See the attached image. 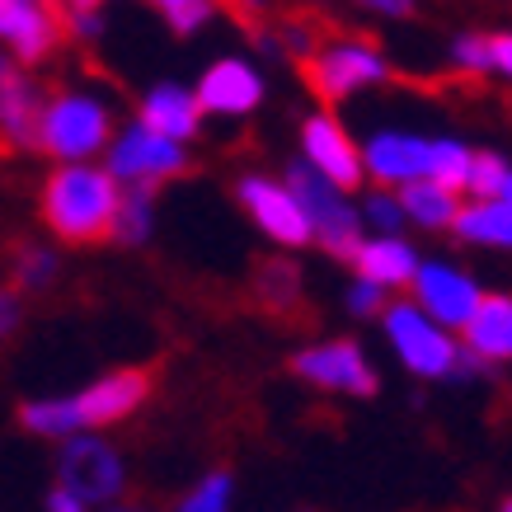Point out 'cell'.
Listing matches in <instances>:
<instances>
[{
	"instance_id": "cell-19",
	"label": "cell",
	"mask_w": 512,
	"mask_h": 512,
	"mask_svg": "<svg viewBox=\"0 0 512 512\" xmlns=\"http://www.w3.org/2000/svg\"><path fill=\"white\" fill-rule=\"evenodd\" d=\"M451 240L466 249H484V254H512V202L503 198L461 202Z\"/></svg>"
},
{
	"instance_id": "cell-17",
	"label": "cell",
	"mask_w": 512,
	"mask_h": 512,
	"mask_svg": "<svg viewBox=\"0 0 512 512\" xmlns=\"http://www.w3.org/2000/svg\"><path fill=\"white\" fill-rule=\"evenodd\" d=\"M419 264H423V249L414 245V235H362V245L348 254L353 278L372 282L376 292H386L390 301L409 292Z\"/></svg>"
},
{
	"instance_id": "cell-35",
	"label": "cell",
	"mask_w": 512,
	"mask_h": 512,
	"mask_svg": "<svg viewBox=\"0 0 512 512\" xmlns=\"http://www.w3.org/2000/svg\"><path fill=\"white\" fill-rule=\"evenodd\" d=\"M367 15H381V19H414L419 5L414 0H367Z\"/></svg>"
},
{
	"instance_id": "cell-37",
	"label": "cell",
	"mask_w": 512,
	"mask_h": 512,
	"mask_svg": "<svg viewBox=\"0 0 512 512\" xmlns=\"http://www.w3.org/2000/svg\"><path fill=\"white\" fill-rule=\"evenodd\" d=\"M104 512H151V508H141V503H127L123 498V503H113V508H104Z\"/></svg>"
},
{
	"instance_id": "cell-31",
	"label": "cell",
	"mask_w": 512,
	"mask_h": 512,
	"mask_svg": "<svg viewBox=\"0 0 512 512\" xmlns=\"http://www.w3.org/2000/svg\"><path fill=\"white\" fill-rule=\"evenodd\" d=\"M343 315L348 320H357V325H376L381 320V311L390 306V296L386 292H376L372 282H362V278H348L343 282Z\"/></svg>"
},
{
	"instance_id": "cell-14",
	"label": "cell",
	"mask_w": 512,
	"mask_h": 512,
	"mask_svg": "<svg viewBox=\"0 0 512 512\" xmlns=\"http://www.w3.org/2000/svg\"><path fill=\"white\" fill-rule=\"evenodd\" d=\"M362 179L367 188H400L428 179V160H433V132H419L409 123H381L362 132Z\"/></svg>"
},
{
	"instance_id": "cell-10",
	"label": "cell",
	"mask_w": 512,
	"mask_h": 512,
	"mask_svg": "<svg viewBox=\"0 0 512 512\" xmlns=\"http://www.w3.org/2000/svg\"><path fill=\"white\" fill-rule=\"evenodd\" d=\"M188 85L207 123H249L268 104V71L249 52H221Z\"/></svg>"
},
{
	"instance_id": "cell-13",
	"label": "cell",
	"mask_w": 512,
	"mask_h": 512,
	"mask_svg": "<svg viewBox=\"0 0 512 512\" xmlns=\"http://www.w3.org/2000/svg\"><path fill=\"white\" fill-rule=\"evenodd\" d=\"M296 160L311 174H320L325 184L343 188V193H362L367 179H362V141L343 113L334 109H311L296 127Z\"/></svg>"
},
{
	"instance_id": "cell-27",
	"label": "cell",
	"mask_w": 512,
	"mask_h": 512,
	"mask_svg": "<svg viewBox=\"0 0 512 512\" xmlns=\"http://www.w3.org/2000/svg\"><path fill=\"white\" fill-rule=\"evenodd\" d=\"M217 15L221 10L212 5V0H156V19L174 33V38H184V43L212 29Z\"/></svg>"
},
{
	"instance_id": "cell-28",
	"label": "cell",
	"mask_w": 512,
	"mask_h": 512,
	"mask_svg": "<svg viewBox=\"0 0 512 512\" xmlns=\"http://www.w3.org/2000/svg\"><path fill=\"white\" fill-rule=\"evenodd\" d=\"M57 15H62L66 43L94 47V43H104V33H109V10L99 0H66V5H57Z\"/></svg>"
},
{
	"instance_id": "cell-25",
	"label": "cell",
	"mask_w": 512,
	"mask_h": 512,
	"mask_svg": "<svg viewBox=\"0 0 512 512\" xmlns=\"http://www.w3.org/2000/svg\"><path fill=\"white\" fill-rule=\"evenodd\" d=\"M254 292L264 296V306H273V311H292L296 296H301V268L292 264V254H278V259L259 264Z\"/></svg>"
},
{
	"instance_id": "cell-18",
	"label": "cell",
	"mask_w": 512,
	"mask_h": 512,
	"mask_svg": "<svg viewBox=\"0 0 512 512\" xmlns=\"http://www.w3.org/2000/svg\"><path fill=\"white\" fill-rule=\"evenodd\" d=\"M456 339H461V353L484 372L512 367V292H484V301Z\"/></svg>"
},
{
	"instance_id": "cell-15",
	"label": "cell",
	"mask_w": 512,
	"mask_h": 512,
	"mask_svg": "<svg viewBox=\"0 0 512 512\" xmlns=\"http://www.w3.org/2000/svg\"><path fill=\"white\" fill-rule=\"evenodd\" d=\"M62 15L52 0H0V52L38 76V66H47L62 52Z\"/></svg>"
},
{
	"instance_id": "cell-7",
	"label": "cell",
	"mask_w": 512,
	"mask_h": 512,
	"mask_svg": "<svg viewBox=\"0 0 512 512\" xmlns=\"http://www.w3.org/2000/svg\"><path fill=\"white\" fill-rule=\"evenodd\" d=\"M52 484L76 494L90 512H104L127 498V484H132L127 451L109 433H80L52 456Z\"/></svg>"
},
{
	"instance_id": "cell-29",
	"label": "cell",
	"mask_w": 512,
	"mask_h": 512,
	"mask_svg": "<svg viewBox=\"0 0 512 512\" xmlns=\"http://www.w3.org/2000/svg\"><path fill=\"white\" fill-rule=\"evenodd\" d=\"M357 212H362V231L367 235H409L404 231L400 193H390V188H362L357 193Z\"/></svg>"
},
{
	"instance_id": "cell-2",
	"label": "cell",
	"mask_w": 512,
	"mask_h": 512,
	"mask_svg": "<svg viewBox=\"0 0 512 512\" xmlns=\"http://www.w3.org/2000/svg\"><path fill=\"white\" fill-rule=\"evenodd\" d=\"M118 202L123 188L104 165H52L38 184V221L62 245H109Z\"/></svg>"
},
{
	"instance_id": "cell-22",
	"label": "cell",
	"mask_w": 512,
	"mask_h": 512,
	"mask_svg": "<svg viewBox=\"0 0 512 512\" xmlns=\"http://www.w3.org/2000/svg\"><path fill=\"white\" fill-rule=\"evenodd\" d=\"M160 231V202L156 193H123L118 202V217H113L109 240L118 249H146Z\"/></svg>"
},
{
	"instance_id": "cell-39",
	"label": "cell",
	"mask_w": 512,
	"mask_h": 512,
	"mask_svg": "<svg viewBox=\"0 0 512 512\" xmlns=\"http://www.w3.org/2000/svg\"><path fill=\"white\" fill-rule=\"evenodd\" d=\"M498 512H512V494H508V498H503V503H498Z\"/></svg>"
},
{
	"instance_id": "cell-20",
	"label": "cell",
	"mask_w": 512,
	"mask_h": 512,
	"mask_svg": "<svg viewBox=\"0 0 512 512\" xmlns=\"http://www.w3.org/2000/svg\"><path fill=\"white\" fill-rule=\"evenodd\" d=\"M461 193L433 184V179H419V184L400 188V212H404V231L414 235H451L456 217H461Z\"/></svg>"
},
{
	"instance_id": "cell-38",
	"label": "cell",
	"mask_w": 512,
	"mask_h": 512,
	"mask_svg": "<svg viewBox=\"0 0 512 512\" xmlns=\"http://www.w3.org/2000/svg\"><path fill=\"white\" fill-rule=\"evenodd\" d=\"M503 202H512V170H508V184H503Z\"/></svg>"
},
{
	"instance_id": "cell-34",
	"label": "cell",
	"mask_w": 512,
	"mask_h": 512,
	"mask_svg": "<svg viewBox=\"0 0 512 512\" xmlns=\"http://www.w3.org/2000/svg\"><path fill=\"white\" fill-rule=\"evenodd\" d=\"M24 76H29V71H19V66L10 62L5 52H0V118H5V109H10V99H15V90L24 85Z\"/></svg>"
},
{
	"instance_id": "cell-9",
	"label": "cell",
	"mask_w": 512,
	"mask_h": 512,
	"mask_svg": "<svg viewBox=\"0 0 512 512\" xmlns=\"http://www.w3.org/2000/svg\"><path fill=\"white\" fill-rule=\"evenodd\" d=\"M287 188H292V198L301 202V217L311 226V240L315 249H325L329 259H343L348 264V254L362 245V212H357V193H343V188L325 184L320 174H311L301 160H292L287 170H282Z\"/></svg>"
},
{
	"instance_id": "cell-30",
	"label": "cell",
	"mask_w": 512,
	"mask_h": 512,
	"mask_svg": "<svg viewBox=\"0 0 512 512\" xmlns=\"http://www.w3.org/2000/svg\"><path fill=\"white\" fill-rule=\"evenodd\" d=\"M447 66L456 76H489V29H456L447 38Z\"/></svg>"
},
{
	"instance_id": "cell-5",
	"label": "cell",
	"mask_w": 512,
	"mask_h": 512,
	"mask_svg": "<svg viewBox=\"0 0 512 512\" xmlns=\"http://www.w3.org/2000/svg\"><path fill=\"white\" fill-rule=\"evenodd\" d=\"M390 76H395L390 52L367 33H334L306 52V80H311L320 109L339 113L343 104L381 90Z\"/></svg>"
},
{
	"instance_id": "cell-4",
	"label": "cell",
	"mask_w": 512,
	"mask_h": 512,
	"mask_svg": "<svg viewBox=\"0 0 512 512\" xmlns=\"http://www.w3.org/2000/svg\"><path fill=\"white\" fill-rule=\"evenodd\" d=\"M376 329H381V343H386L390 362H395L404 376H414V381L442 386V381L484 376V367H475V362L461 353V339H456L451 329L433 325L409 296H395L386 311H381Z\"/></svg>"
},
{
	"instance_id": "cell-26",
	"label": "cell",
	"mask_w": 512,
	"mask_h": 512,
	"mask_svg": "<svg viewBox=\"0 0 512 512\" xmlns=\"http://www.w3.org/2000/svg\"><path fill=\"white\" fill-rule=\"evenodd\" d=\"M508 170L512 160L494 146H475V160H470V174H466V202H484V198H503V184H508Z\"/></svg>"
},
{
	"instance_id": "cell-11",
	"label": "cell",
	"mask_w": 512,
	"mask_h": 512,
	"mask_svg": "<svg viewBox=\"0 0 512 512\" xmlns=\"http://www.w3.org/2000/svg\"><path fill=\"white\" fill-rule=\"evenodd\" d=\"M235 207L245 212V221L264 235L278 254H301V249H315L311 226L301 217V202L292 198V188L282 174H264V170H245L231 188Z\"/></svg>"
},
{
	"instance_id": "cell-36",
	"label": "cell",
	"mask_w": 512,
	"mask_h": 512,
	"mask_svg": "<svg viewBox=\"0 0 512 512\" xmlns=\"http://www.w3.org/2000/svg\"><path fill=\"white\" fill-rule=\"evenodd\" d=\"M43 512H90V508H85L76 494H66V489H57V484H52V489L43 494Z\"/></svg>"
},
{
	"instance_id": "cell-1",
	"label": "cell",
	"mask_w": 512,
	"mask_h": 512,
	"mask_svg": "<svg viewBox=\"0 0 512 512\" xmlns=\"http://www.w3.org/2000/svg\"><path fill=\"white\" fill-rule=\"evenodd\" d=\"M151 372L146 367H109V372L90 376L76 390H57V395H29L19 404V428L38 442L62 447L80 433H109L123 428L127 419H137L146 400H151Z\"/></svg>"
},
{
	"instance_id": "cell-33",
	"label": "cell",
	"mask_w": 512,
	"mask_h": 512,
	"mask_svg": "<svg viewBox=\"0 0 512 512\" xmlns=\"http://www.w3.org/2000/svg\"><path fill=\"white\" fill-rule=\"evenodd\" d=\"M24 325V296L10 292V287H0V343H10Z\"/></svg>"
},
{
	"instance_id": "cell-6",
	"label": "cell",
	"mask_w": 512,
	"mask_h": 512,
	"mask_svg": "<svg viewBox=\"0 0 512 512\" xmlns=\"http://www.w3.org/2000/svg\"><path fill=\"white\" fill-rule=\"evenodd\" d=\"M287 372L315 395H334V400H372L381 390V367L367 353V343L353 334H325V339L301 343L287 357Z\"/></svg>"
},
{
	"instance_id": "cell-21",
	"label": "cell",
	"mask_w": 512,
	"mask_h": 512,
	"mask_svg": "<svg viewBox=\"0 0 512 512\" xmlns=\"http://www.w3.org/2000/svg\"><path fill=\"white\" fill-rule=\"evenodd\" d=\"M235 498H240L235 470L212 466V470H202V475H193V480L179 489L174 512H235Z\"/></svg>"
},
{
	"instance_id": "cell-12",
	"label": "cell",
	"mask_w": 512,
	"mask_h": 512,
	"mask_svg": "<svg viewBox=\"0 0 512 512\" xmlns=\"http://www.w3.org/2000/svg\"><path fill=\"white\" fill-rule=\"evenodd\" d=\"M484 292H489V287L480 282V273L470 264H461L456 254H423L419 273H414V282H409L404 296H409L433 325L461 334L466 320L475 315V306L484 301Z\"/></svg>"
},
{
	"instance_id": "cell-23",
	"label": "cell",
	"mask_w": 512,
	"mask_h": 512,
	"mask_svg": "<svg viewBox=\"0 0 512 512\" xmlns=\"http://www.w3.org/2000/svg\"><path fill=\"white\" fill-rule=\"evenodd\" d=\"M10 292L19 296H33V292H47V287H57L62 278V254L43 240H29L24 249H15V264H10Z\"/></svg>"
},
{
	"instance_id": "cell-3",
	"label": "cell",
	"mask_w": 512,
	"mask_h": 512,
	"mask_svg": "<svg viewBox=\"0 0 512 512\" xmlns=\"http://www.w3.org/2000/svg\"><path fill=\"white\" fill-rule=\"evenodd\" d=\"M118 123H123L118 104L99 85H85V80L47 85L33 156L52 160V165H99Z\"/></svg>"
},
{
	"instance_id": "cell-24",
	"label": "cell",
	"mask_w": 512,
	"mask_h": 512,
	"mask_svg": "<svg viewBox=\"0 0 512 512\" xmlns=\"http://www.w3.org/2000/svg\"><path fill=\"white\" fill-rule=\"evenodd\" d=\"M475 160V146L456 132H433V160H428V179L451 193H466V174Z\"/></svg>"
},
{
	"instance_id": "cell-32",
	"label": "cell",
	"mask_w": 512,
	"mask_h": 512,
	"mask_svg": "<svg viewBox=\"0 0 512 512\" xmlns=\"http://www.w3.org/2000/svg\"><path fill=\"white\" fill-rule=\"evenodd\" d=\"M489 76L512 85V24L508 29H489Z\"/></svg>"
},
{
	"instance_id": "cell-8",
	"label": "cell",
	"mask_w": 512,
	"mask_h": 512,
	"mask_svg": "<svg viewBox=\"0 0 512 512\" xmlns=\"http://www.w3.org/2000/svg\"><path fill=\"white\" fill-rule=\"evenodd\" d=\"M99 165L113 174V184L123 193H160L165 184H174V179H184L193 170V146L156 137L137 118H123Z\"/></svg>"
},
{
	"instance_id": "cell-16",
	"label": "cell",
	"mask_w": 512,
	"mask_h": 512,
	"mask_svg": "<svg viewBox=\"0 0 512 512\" xmlns=\"http://www.w3.org/2000/svg\"><path fill=\"white\" fill-rule=\"evenodd\" d=\"M132 118H137L141 127H151L156 137L179 141V146H193V141L202 137V127H207L193 85H188V80H170V76L151 80V85L137 94V109H132Z\"/></svg>"
}]
</instances>
